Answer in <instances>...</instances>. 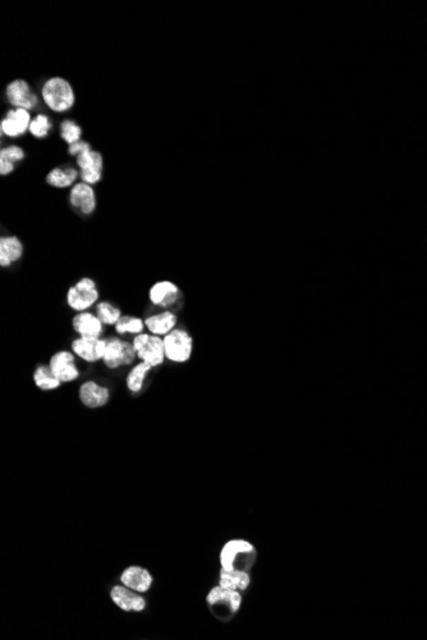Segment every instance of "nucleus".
<instances>
[{
  "label": "nucleus",
  "mask_w": 427,
  "mask_h": 640,
  "mask_svg": "<svg viewBox=\"0 0 427 640\" xmlns=\"http://www.w3.org/2000/svg\"><path fill=\"white\" fill-rule=\"evenodd\" d=\"M78 177L80 170L74 167H54L47 175V183L52 187L66 189L74 187Z\"/></svg>",
  "instance_id": "nucleus-22"
},
{
  "label": "nucleus",
  "mask_w": 427,
  "mask_h": 640,
  "mask_svg": "<svg viewBox=\"0 0 427 640\" xmlns=\"http://www.w3.org/2000/svg\"><path fill=\"white\" fill-rule=\"evenodd\" d=\"M163 340L165 357L169 362L180 365L191 360L194 352V339L185 328H174L173 331L163 338Z\"/></svg>",
  "instance_id": "nucleus-6"
},
{
  "label": "nucleus",
  "mask_w": 427,
  "mask_h": 640,
  "mask_svg": "<svg viewBox=\"0 0 427 640\" xmlns=\"http://www.w3.org/2000/svg\"><path fill=\"white\" fill-rule=\"evenodd\" d=\"M242 602V592L221 587L219 584L211 588L206 595L207 606L211 614L223 621L230 620L240 611Z\"/></svg>",
  "instance_id": "nucleus-3"
},
{
  "label": "nucleus",
  "mask_w": 427,
  "mask_h": 640,
  "mask_svg": "<svg viewBox=\"0 0 427 640\" xmlns=\"http://www.w3.org/2000/svg\"><path fill=\"white\" fill-rule=\"evenodd\" d=\"M72 327L74 333L80 338H101V335L104 333V324L99 320L96 314H91L88 311L74 314Z\"/></svg>",
  "instance_id": "nucleus-18"
},
{
  "label": "nucleus",
  "mask_w": 427,
  "mask_h": 640,
  "mask_svg": "<svg viewBox=\"0 0 427 640\" xmlns=\"http://www.w3.org/2000/svg\"><path fill=\"white\" fill-rule=\"evenodd\" d=\"M72 352L87 363L103 362L107 350V339L101 338H77L72 341Z\"/></svg>",
  "instance_id": "nucleus-12"
},
{
  "label": "nucleus",
  "mask_w": 427,
  "mask_h": 640,
  "mask_svg": "<svg viewBox=\"0 0 427 640\" xmlns=\"http://www.w3.org/2000/svg\"><path fill=\"white\" fill-rule=\"evenodd\" d=\"M25 252L23 243L16 235H6L0 239V266H12L22 259Z\"/></svg>",
  "instance_id": "nucleus-20"
},
{
  "label": "nucleus",
  "mask_w": 427,
  "mask_h": 640,
  "mask_svg": "<svg viewBox=\"0 0 427 640\" xmlns=\"http://www.w3.org/2000/svg\"><path fill=\"white\" fill-rule=\"evenodd\" d=\"M109 594L114 605L119 607L124 612H142L146 608V600L142 597V594L134 592L122 583L114 586Z\"/></svg>",
  "instance_id": "nucleus-14"
},
{
  "label": "nucleus",
  "mask_w": 427,
  "mask_h": 640,
  "mask_svg": "<svg viewBox=\"0 0 427 640\" xmlns=\"http://www.w3.org/2000/svg\"><path fill=\"white\" fill-rule=\"evenodd\" d=\"M180 298V289L173 281H158L148 289V300L153 306L161 309H170Z\"/></svg>",
  "instance_id": "nucleus-13"
},
{
  "label": "nucleus",
  "mask_w": 427,
  "mask_h": 640,
  "mask_svg": "<svg viewBox=\"0 0 427 640\" xmlns=\"http://www.w3.org/2000/svg\"><path fill=\"white\" fill-rule=\"evenodd\" d=\"M33 379H34L36 387H39L42 391H53V390L59 389L60 385H62V382L57 379V376L53 374V371L50 369L49 366H45V365H41V366L36 367Z\"/></svg>",
  "instance_id": "nucleus-24"
},
{
  "label": "nucleus",
  "mask_w": 427,
  "mask_h": 640,
  "mask_svg": "<svg viewBox=\"0 0 427 640\" xmlns=\"http://www.w3.org/2000/svg\"><path fill=\"white\" fill-rule=\"evenodd\" d=\"M52 127H53L52 120L47 115H45V114H37L31 122L28 132L36 138H45V137H47L49 132L52 131Z\"/></svg>",
  "instance_id": "nucleus-28"
},
{
  "label": "nucleus",
  "mask_w": 427,
  "mask_h": 640,
  "mask_svg": "<svg viewBox=\"0 0 427 640\" xmlns=\"http://www.w3.org/2000/svg\"><path fill=\"white\" fill-rule=\"evenodd\" d=\"M76 162L80 170L81 180L83 183L94 186L100 182L104 169V160L100 153L94 151L93 147H90L76 156Z\"/></svg>",
  "instance_id": "nucleus-8"
},
{
  "label": "nucleus",
  "mask_w": 427,
  "mask_h": 640,
  "mask_svg": "<svg viewBox=\"0 0 427 640\" xmlns=\"http://www.w3.org/2000/svg\"><path fill=\"white\" fill-rule=\"evenodd\" d=\"M66 300L68 307L80 314L86 312L90 308L96 306L100 300V293L94 279L82 278L74 287L68 289Z\"/></svg>",
  "instance_id": "nucleus-4"
},
{
  "label": "nucleus",
  "mask_w": 427,
  "mask_h": 640,
  "mask_svg": "<svg viewBox=\"0 0 427 640\" xmlns=\"http://www.w3.org/2000/svg\"><path fill=\"white\" fill-rule=\"evenodd\" d=\"M7 100L14 109L21 107L26 110H34L39 105V96L31 90V86L25 80H14L8 83L6 88Z\"/></svg>",
  "instance_id": "nucleus-10"
},
{
  "label": "nucleus",
  "mask_w": 427,
  "mask_h": 640,
  "mask_svg": "<svg viewBox=\"0 0 427 640\" xmlns=\"http://www.w3.org/2000/svg\"><path fill=\"white\" fill-rule=\"evenodd\" d=\"M178 325V317L170 309H165L160 314H151L145 320V326H146L148 333L164 338L165 335L173 331L177 328Z\"/></svg>",
  "instance_id": "nucleus-19"
},
{
  "label": "nucleus",
  "mask_w": 427,
  "mask_h": 640,
  "mask_svg": "<svg viewBox=\"0 0 427 640\" xmlns=\"http://www.w3.org/2000/svg\"><path fill=\"white\" fill-rule=\"evenodd\" d=\"M145 320L136 316H122L119 321L115 324V333L118 335H140L145 333Z\"/></svg>",
  "instance_id": "nucleus-26"
},
{
  "label": "nucleus",
  "mask_w": 427,
  "mask_h": 640,
  "mask_svg": "<svg viewBox=\"0 0 427 640\" xmlns=\"http://www.w3.org/2000/svg\"><path fill=\"white\" fill-rule=\"evenodd\" d=\"M68 202L82 216H91L98 205L94 188L83 182L76 183L74 187L71 188Z\"/></svg>",
  "instance_id": "nucleus-11"
},
{
  "label": "nucleus",
  "mask_w": 427,
  "mask_h": 640,
  "mask_svg": "<svg viewBox=\"0 0 427 640\" xmlns=\"http://www.w3.org/2000/svg\"><path fill=\"white\" fill-rule=\"evenodd\" d=\"M119 581L123 586L132 589L134 592L145 594L153 587L154 576L145 567L132 565L122 571Z\"/></svg>",
  "instance_id": "nucleus-17"
},
{
  "label": "nucleus",
  "mask_w": 427,
  "mask_h": 640,
  "mask_svg": "<svg viewBox=\"0 0 427 640\" xmlns=\"http://www.w3.org/2000/svg\"><path fill=\"white\" fill-rule=\"evenodd\" d=\"M95 314L99 317V320L104 324V326H115V324L119 321L122 314V309L117 306H114L112 302L103 300L99 302L95 306Z\"/></svg>",
  "instance_id": "nucleus-25"
},
{
  "label": "nucleus",
  "mask_w": 427,
  "mask_h": 640,
  "mask_svg": "<svg viewBox=\"0 0 427 640\" xmlns=\"http://www.w3.org/2000/svg\"><path fill=\"white\" fill-rule=\"evenodd\" d=\"M137 358L145 362L151 368L160 367L167 360L164 340L161 336H156L150 333H142L136 335L132 340Z\"/></svg>",
  "instance_id": "nucleus-5"
},
{
  "label": "nucleus",
  "mask_w": 427,
  "mask_h": 640,
  "mask_svg": "<svg viewBox=\"0 0 427 640\" xmlns=\"http://www.w3.org/2000/svg\"><path fill=\"white\" fill-rule=\"evenodd\" d=\"M0 158L7 159V160L13 162V164H17V162H20V161L25 159V151L22 150V147L17 146V145L3 147L1 151H0Z\"/></svg>",
  "instance_id": "nucleus-29"
},
{
  "label": "nucleus",
  "mask_w": 427,
  "mask_h": 640,
  "mask_svg": "<svg viewBox=\"0 0 427 640\" xmlns=\"http://www.w3.org/2000/svg\"><path fill=\"white\" fill-rule=\"evenodd\" d=\"M31 122L33 119H31V114L28 110L21 109V107L12 109L6 114V117L0 123L1 136L4 134L11 138L21 137L30 129Z\"/></svg>",
  "instance_id": "nucleus-15"
},
{
  "label": "nucleus",
  "mask_w": 427,
  "mask_h": 640,
  "mask_svg": "<svg viewBox=\"0 0 427 640\" xmlns=\"http://www.w3.org/2000/svg\"><path fill=\"white\" fill-rule=\"evenodd\" d=\"M219 586L221 587L245 592L251 586V575L243 570H223L219 574Z\"/></svg>",
  "instance_id": "nucleus-21"
},
{
  "label": "nucleus",
  "mask_w": 427,
  "mask_h": 640,
  "mask_svg": "<svg viewBox=\"0 0 427 640\" xmlns=\"http://www.w3.org/2000/svg\"><path fill=\"white\" fill-rule=\"evenodd\" d=\"M49 367L62 384L74 382L80 377V369L76 365V354L69 350H59L52 355Z\"/></svg>",
  "instance_id": "nucleus-9"
},
{
  "label": "nucleus",
  "mask_w": 427,
  "mask_h": 640,
  "mask_svg": "<svg viewBox=\"0 0 427 640\" xmlns=\"http://www.w3.org/2000/svg\"><path fill=\"white\" fill-rule=\"evenodd\" d=\"M60 137L63 138V141H66L69 146L74 145L81 141L82 128L74 120H63L60 123Z\"/></svg>",
  "instance_id": "nucleus-27"
},
{
  "label": "nucleus",
  "mask_w": 427,
  "mask_h": 640,
  "mask_svg": "<svg viewBox=\"0 0 427 640\" xmlns=\"http://www.w3.org/2000/svg\"><path fill=\"white\" fill-rule=\"evenodd\" d=\"M109 387L103 386L96 381H85L78 389V398L81 403L88 409H99L105 407L110 401Z\"/></svg>",
  "instance_id": "nucleus-16"
},
{
  "label": "nucleus",
  "mask_w": 427,
  "mask_h": 640,
  "mask_svg": "<svg viewBox=\"0 0 427 640\" xmlns=\"http://www.w3.org/2000/svg\"><path fill=\"white\" fill-rule=\"evenodd\" d=\"M257 560L256 547L247 540L234 538L221 548L219 562L223 570L251 571Z\"/></svg>",
  "instance_id": "nucleus-1"
},
{
  "label": "nucleus",
  "mask_w": 427,
  "mask_h": 640,
  "mask_svg": "<svg viewBox=\"0 0 427 640\" xmlns=\"http://www.w3.org/2000/svg\"><path fill=\"white\" fill-rule=\"evenodd\" d=\"M153 368L146 365L145 362H139L131 368L126 377V386L132 393H141L142 389L145 386V381L147 376L151 372Z\"/></svg>",
  "instance_id": "nucleus-23"
},
{
  "label": "nucleus",
  "mask_w": 427,
  "mask_h": 640,
  "mask_svg": "<svg viewBox=\"0 0 427 640\" xmlns=\"http://www.w3.org/2000/svg\"><path fill=\"white\" fill-rule=\"evenodd\" d=\"M137 358V353L134 344L119 338L107 339V350L103 363L109 369H118L134 365Z\"/></svg>",
  "instance_id": "nucleus-7"
},
{
  "label": "nucleus",
  "mask_w": 427,
  "mask_h": 640,
  "mask_svg": "<svg viewBox=\"0 0 427 640\" xmlns=\"http://www.w3.org/2000/svg\"><path fill=\"white\" fill-rule=\"evenodd\" d=\"M41 97L54 113H66L76 102L74 87L66 78L55 76L47 80L41 88Z\"/></svg>",
  "instance_id": "nucleus-2"
},
{
  "label": "nucleus",
  "mask_w": 427,
  "mask_h": 640,
  "mask_svg": "<svg viewBox=\"0 0 427 640\" xmlns=\"http://www.w3.org/2000/svg\"><path fill=\"white\" fill-rule=\"evenodd\" d=\"M14 169H16V164L11 162L7 159L0 158V174L1 175H8V174L13 173Z\"/></svg>",
  "instance_id": "nucleus-31"
},
{
  "label": "nucleus",
  "mask_w": 427,
  "mask_h": 640,
  "mask_svg": "<svg viewBox=\"0 0 427 640\" xmlns=\"http://www.w3.org/2000/svg\"><path fill=\"white\" fill-rule=\"evenodd\" d=\"M90 147H91V145H90L88 142L80 141V142H77V143H74V145H71V146L68 147V154L72 155V156H78L81 153H83L85 150L90 148Z\"/></svg>",
  "instance_id": "nucleus-30"
}]
</instances>
